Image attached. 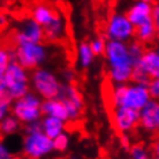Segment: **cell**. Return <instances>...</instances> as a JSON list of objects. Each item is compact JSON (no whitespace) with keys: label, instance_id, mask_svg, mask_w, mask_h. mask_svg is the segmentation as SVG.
<instances>
[{"label":"cell","instance_id":"cell-2","mask_svg":"<svg viewBox=\"0 0 159 159\" xmlns=\"http://www.w3.org/2000/svg\"><path fill=\"white\" fill-rule=\"evenodd\" d=\"M111 100L114 107H128L139 112L151 100V96L148 84L131 82L116 84L112 89Z\"/></svg>","mask_w":159,"mask_h":159},{"label":"cell","instance_id":"cell-26","mask_svg":"<svg viewBox=\"0 0 159 159\" xmlns=\"http://www.w3.org/2000/svg\"><path fill=\"white\" fill-rule=\"evenodd\" d=\"M14 100L7 96H0V118L4 119L5 116L12 113V106Z\"/></svg>","mask_w":159,"mask_h":159},{"label":"cell","instance_id":"cell-4","mask_svg":"<svg viewBox=\"0 0 159 159\" xmlns=\"http://www.w3.org/2000/svg\"><path fill=\"white\" fill-rule=\"evenodd\" d=\"M31 87L42 99H53L58 98L62 88V82L57 77L51 70L39 67L32 70L30 75Z\"/></svg>","mask_w":159,"mask_h":159},{"label":"cell","instance_id":"cell-33","mask_svg":"<svg viewBox=\"0 0 159 159\" xmlns=\"http://www.w3.org/2000/svg\"><path fill=\"white\" fill-rule=\"evenodd\" d=\"M62 80L65 81V83L72 84V82L74 81V73L70 69H65L62 72Z\"/></svg>","mask_w":159,"mask_h":159},{"label":"cell","instance_id":"cell-12","mask_svg":"<svg viewBox=\"0 0 159 159\" xmlns=\"http://www.w3.org/2000/svg\"><path fill=\"white\" fill-rule=\"evenodd\" d=\"M139 126L148 133L159 129V100L151 99L139 111Z\"/></svg>","mask_w":159,"mask_h":159},{"label":"cell","instance_id":"cell-1","mask_svg":"<svg viewBox=\"0 0 159 159\" xmlns=\"http://www.w3.org/2000/svg\"><path fill=\"white\" fill-rule=\"evenodd\" d=\"M105 59L107 62L108 75L114 84L131 82L134 64L129 54L128 43L118 40H107Z\"/></svg>","mask_w":159,"mask_h":159},{"label":"cell","instance_id":"cell-13","mask_svg":"<svg viewBox=\"0 0 159 159\" xmlns=\"http://www.w3.org/2000/svg\"><path fill=\"white\" fill-rule=\"evenodd\" d=\"M153 7L155 5L137 0L129 7L126 15L128 16L133 25L137 28L139 25L153 20Z\"/></svg>","mask_w":159,"mask_h":159},{"label":"cell","instance_id":"cell-24","mask_svg":"<svg viewBox=\"0 0 159 159\" xmlns=\"http://www.w3.org/2000/svg\"><path fill=\"white\" fill-rule=\"evenodd\" d=\"M106 45H107V40H106L105 37H96L90 42V46H91V50L93 52L95 57L105 54Z\"/></svg>","mask_w":159,"mask_h":159},{"label":"cell","instance_id":"cell-27","mask_svg":"<svg viewBox=\"0 0 159 159\" xmlns=\"http://www.w3.org/2000/svg\"><path fill=\"white\" fill-rule=\"evenodd\" d=\"M53 145H54L56 151L64 152L65 150H67L68 145H69V136L66 133L60 134L59 136H57L56 139H53Z\"/></svg>","mask_w":159,"mask_h":159},{"label":"cell","instance_id":"cell-11","mask_svg":"<svg viewBox=\"0 0 159 159\" xmlns=\"http://www.w3.org/2000/svg\"><path fill=\"white\" fill-rule=\"evenodd\" d=\"M113 120L120 134H129L139 126V112L128 107H114Z\"/></svg>","mask_w":159,"mask_h":159},{"label":"cell","instance_id":"cell-15","mask_svg":"<svg viewBox=\"0 0 159 159\" xmlns=\"http://www.w3.org/2000/svg\"><path fill=\"white\" fill-rule=\"evenodd\" d=\"M65 31H66V22H65L64 16L56 12L50 23L44 27L45 39L48 42L60 40L65 36Z\"/></svg>","mask_w":159,"mask_h":159},{"label":"cell","instance_id":"cell-31","mask_svg":"<svg viewBox=\"0 0 159 159\" xmlns=\"http://www.w3.org/2000/svg\"><path fill=\"white\" fill-rule=\"evenodd\" d=\"M24 130H25V134L40 131V130H42V123H40V121H35V122L28 123V125H25Z\"/></svg>","mask_w":159,"mask_h":159},{"label":"cell","instance_id":"cell-23","mask_svg":"<svg viewBox=\"0 0 159 159\" xmlns=\"http://www.w3.org/2000/svg\"><path fill=\"white\" fill-rule=\"evenodd\" d=\"M150 76L148 75L145 70L139 66V64L137 66L134 67L133 70V75H131V82L133 83H139V84H149L150 83Z\"/></svg>","mask_w":159,"mask_h":159},{"label":"cell","instance_id":"cell-8","mask_svg":"<svg viewBox=\"0 0 159 159\" xmlns=\"http://www.w3.org/2000/svg\"><path fill=\"white\" fill-rule=\"evenodd\" d=\"M16 62L27 70H35L48 59V50L43 44H25L15 48Z\"/></svg>","mask_w":159,"mask_h":159},{"label":"cell","instance_id":"cell-10","mask_svg":"<svg viewBox=\"0 0 159 159\" xmlns=\"http://www.w3.org/2000/svg\"><path fill=\"white\" fill-rule=\"evenodd\" d=\"M58 98H60L66 105L69 114V120L74 121L79 119L82 114L84 104L82 95L77 90V88H75L73 84L64 83Z\"/></svg>","mask_w":159,"mask_h":159},{"label":"cell","instance_id":"cell-36","mask_svg":"<svg viewBox=\"0 0 159 159\" xmlns=\"http://www.w3.org/2000/svg\"><path fill=\"white\" fill-rule=\"evenodd\" d=\"M142 1H145V2H149V4L152 5H156V2H157V0H142Z\"/></svg>","mask_w":159,"mask_h":159},{"label":"cell","instance_id":"cell-9","mask_svg":"<svg viewBox=\"0 0 159 159\" xmlns=\"http://www.w3.org/2000/svg\"><path fill=\"white\" fill-rule=\"evenodd\" d=\"M44 39V28L32 17L22 21L14 34V44H16V46L25 44H40Z\"/></svg>","mask_w":159,"mask_h":159},{"label":"cell","instance_id":"cell-28","mask_svg":"<svg viewBox=\"0 0 159 159\" xmlns=\"http://www.w3.org/2000/svg\"><path fill=\"white\" fill-rule=\"evenodd\" d=\"M13 62L12 56H11V51H9V48H2L1 51H0V74L7 69V67Z\"/></svg>","mask_w":159,"mask_h":159},{"label":"cell","instance_id":"cell-20","mask_svg":"<svg viewBox=\"0 0 159 159\" xmlns=\"http://www.w3.org/2000/svg\"><path fill=\"white\" fill-rule=\"evenodd\" d=\"M77 57H79V64L81 68L87 69L91 66L93 59H95V54L91 50L90 43L82 42L80 44L79 50H77Z\"/></svg>","mask_w":159,"mask_h":159},{"label":"cell","instance_id":"cell-18","mask_svg":"<svg viewBox=\"0 0 159 159\" xmlns=\"http://www.w3.org/2000/svg\"><path fill=\"white\" fill-rule=\"evenodd\" d=\"M135 38L136 40L141 42L144 45L152 43L155 39H157V29H156L155 21L151 20L137 27L135 31Z\"/></svg>","mask_w":159,"mask_h":159},{"label":"cell","instance_id":"cell-34","mask_svg":"<svg viewBox=\"0 0 159 159\" xmlns=\"http://www.w3.org/2000/svg\"><path fill=\"white\" fill-rule=\"evenodd\" d=\"M120 139H121V144H122L123 148L130 149L131 145H130V142H129V136H128V134H121Z\"/></svg>","mask_w":159,"mask_h":159},{"label":"cell","instance_id":"cell-3","mask_svg":"<svg viewBox=\"0 0 159 159\" xmlns=\"http://www.w3.org/2000/svg\"><path fill=\"white\" fill-rule=\"evenodd\" d=\"M28 70L17 62H12L2 74H0V96H7L17 100L25 96L30 89Z\"/></svg>","mask_w":159,"mask_h":159},{"label":"cell","instance_id":"cell-22","mask_svg":"<svg viewBox=\"0 0 159 159\" xmlns=\"http://www.w3.org/2000/svg\"><path fill=\"white\" fill-rule=\"evenodd\" d=\"M128 48H129V54H130V58L133 60L134 67H135L141 62V60L143 58L144 53L147 52V50L144 48V44H142L141 42L136 39L128 43Z\"/></svg>","mask_w":159,"mask_h":159},{"label":"cell","instance_id":"cell-19","mask_svg":"<svg viewBox=\"0 0 159 159\" xmlns=\"http://www.w3.org/2000/svg\"><path fill=\"white\" fill-rule=\"evenodd\" d=\"M54 14H56V12L50 6L45 4H39L35 6V8L32 9L31 17L44 28L46 24L50 23V21L53 19Z\"/></svg>","mask_w":159,"mask_h":159},{"label":"cell","instance_id":"cell-29","mask_svg":"<svg viewBox=\"0 0 159 159\" xmlns=\"http://www.w3.org/2000/svg\"><path fill=\"white\" fill-rule=\"evenodd\" d=\"M149 88V92L151 96V99L159 100V79L157 80H151L150 83L148 84Z\"/></svg>","mask_w":159,"mask_h":159},{"label":"cell","instance_id":"cell-30","mask_svg":"<svg viewBox=\"0 0 159 159\" xmlns=\"http://www.w3.org/2000/svg\"><path fill=\"white\" fill-rule=\"evenodd\" d=\"M0 159H15L12 151L9 150V148L5 145L4 143H1L0 145Z\"/></svg>","mask_w":159,"mask_h":159},{"label":"cell","instance_id":"cell-21","mask_svg":"<svg viewBox=\"0 0 159 159\" xmlns=\"http://www.w3.org/2000/svg\"><path fill=\"white\" fill-rule=\"evenodd\" d=\"M21 122L19 121L17 118L13 116V114H9V116H5L4 119H1V133L2 135L8 136V135H13L15 134L16 131L20 129Z\"/></svg>","mask_w":159,"mask_h":159},{"label":"cell","instance_id":"cell-37","mask_svg":"<svg viewBox=\"0 0 159 159\" xmlns=\"http://www.w3.org/2000/svg\"><path fill=\"white\" fill-rule=\"evenodd\" d=\"M155 50H156V52H157V53H158V54H159V45H158V46H157V48H155Z\"/></svg>","mask_w":159,"mask_h":159},{"label":"cell","instance_id":"cell-17","mask_svg":"<svg viewBox=\"0 0 159 159\" xmlns=\"http://www.w3.org/2000/svg\"><path fill=\"white\" fill-rule=\"evenodd\" d=\"M40 123H42V131L52 139H54L57 136L65 133L66 122L62 120L52 118V116H43L40 120Z\"/></svg>","mask_w":159,"mask_h":159},{"label":"cell","instance_id":"cell-32","mask_svg":"<svg viewBox=\"0 0 159 159\" xmlns=\"http://www.w3.org/2000/svg\"><path fill=\"white\" fill-rule=\"evenodd\" d=\"M153 21L157 29V39L159 40V2H157L153 7Z\"/></svg>","mask_w":159,"mask_h":159},{"label":"cell","instance_id":"cell-35","mask_svg":"<svg viewBox=\"0 0 159 159\" xmlns=\"http://www.w3.org/2000/svg\"><path fill=\"white\" fill-rule=\"evenodd\" d=\"M152 153L155 159H159V139H157L152 145Z\"/></svg>","mask_w":159,"mask_h":159},{"label":"cell","instance_id":"cell-5","mask_svg":"<svg viewBox=\"0 0 159 159\" xmlns=\"http://www.w3.org/2000/svg\"><path fill=\"white\" fill-rule=\"evenodd\" d=\"M42 104L43 100L36 92L29 91L20 99L14 100L11 114L17 118L19 121L23 125L40 121L43 116Z\"/></svg>","mask_w":159,"mask_h":159},{"label":"cell","instance_id":"cell-16","mask_svg":"<svg viewBox=\"0 0 159 159\" xmlns=\"http://www.w3.org/2000/svg\"><path fill=\"white\" fill-rule=\"evenodd\" d=\"M139 66L145 70L151 80L159 79V54L156 50H148L144 53Z\"/></svg>","mask_w":159,"mask_h":159},{"label":"cell","instance_id":"cell-14","mask_svg":"<svg viewBox=\"0 0 159 159\" xmlns=\"http://www.w3.org/2000/svg\"><path fill=\"white\" fill-rule=\"evenodd\" d=\"M42 112H43V116L57 118V119L62 120L65 122L69 121V114H68L67 107L60 98L43 100Z\"/></svg>","mask_w":159,"mask_h":159},{"label":"cell","instance_id":"cell-25","mask_svg":"<svg viewBox=\"0 0 159 159\" xmlns=\"http://www.w3.org/2000/svg\"><path fill=\"white\" fill-rule=\"evenodd\" d=\"M130 159H150V153L143 144H134L129 149Z\"/></svg>","mask_w":159,"mask_h":159},{"label":"cell","instance_id":"cell-38","mask_svg":"<svg viewBox=\"0 0 159 159\" xmlns=\"http://www.w3.org/2000/svg\"><path fill=\"white\" fill-rule=\"evenodd\" d=\"M157 133H158V136H159V129H158V131H157Z\"/></svg>","mask_w":159,"mask_h":159},{"label":"cell","instance_id":"cell-6","mask_svg":"<svg viewBox=\"0 0 159 159\" xmlns=\"http://www.w3.org/2000/svg\"><path fill=\"white\" fill-rule=\"evenodd\" d=\"M136 28L133 25L128 16L122 13H113L107 20L106 36L107 40H118L129 43L135 37Z\"/></svg>","mask_w":159,"mask_h":159},{"label":"cell","instance_id":"cell-7","mask_svg":"<svg viewBox=\"0 0 159 159\" xmlns=\"http://www.w3.org/2000/svg\"><path fill=\"white\" fill-rule=\"evenodd\" d=\"M24 156L28 159H42L54 150L53 139L43 131L25 134L22 143Z\"/></svg>","mask_w":159,"mask_h":159}]
</instances>
